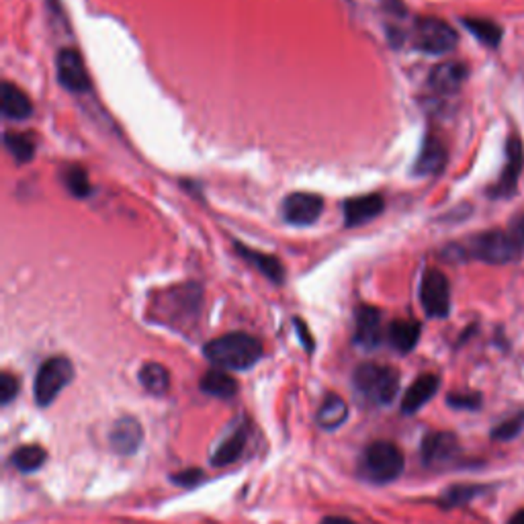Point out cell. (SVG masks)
I'll use <instances>...</instances> for the list:
<instances>
[{
  "label": "cell",
  "instance_id": "cell-1",
  "mask_svg": "<svg viewBox=\"0 0 524 524\" xmlns=\"http://www.w3.org/2000/svg\"><path fill=\"white\" fill-rule=\"evenodd\" d=\"M205 359L224 371H248L262 359V342L246 332H230L203 346Z\"/></svg>",
  "mask_w": 524,
  "mask_h": 524
},
{
  "label": "cell",
  "instance_id": "cell-2",
  "mask_svg": "<svg viewBox=\"0 0 524 524\" xmlns=\"http://www.w3.org/2000/svg\"><path fill=\"white\" fill-rule=\"evenodd\" d=\"M352 387L369 405H390L400 392V373L390 365L362 362L352 373Z\"/></svg>",
  "mask_w": 524,
  "mask_h": 524
},
{
  "label": "cell",
  "instance_id": "cell-3",
  "mask_svg": "<svg viewBox=\"0 0 524 524\" xmlns=\"http://www.w3.org/2000/svg\"><path fill=\"white\" fill-rule=\"evenodd\" d=\"M405 459L400 446L390 441L371 443L359 461V473L371 484H392L403 473Z\"/></svg>",
  "mask_w": 524,
  "mask_h": 524
},
{
  "label": "cell",
  "instance_id": "cell-4",
  "mask_svg": "<svg viewBox=\"0 0 524 524\" xmlns=\"http://www.w3.org/2000/svg\"><path fill=\"white\" fill-rule=\"evenodd\" d=\"M201 308L199 285H179L162 293L156 303V316L162 324L173 330H184L195 324Z\"/></svg>",
  "mask_w": 524,
  "mask_h": 524
},
{
  "label": "cell",
  "instance_id": "cell-5",
  "mask_svg": "<svg viewBox=\"0 0 524 524\" xmlns=\"http://www.w3.org/2000/svg\"><path fill=\"white\" fill-rule=\"evenodd\" d=\"M74 379V365L68 357H52L39 367L33 383V397L39 408H47L56 402V397L62 393L66 385H70Z\"/></svg>",
  "mask_w": 524,
  "mask_h": 524
},
{
  "label": "cell",
  "instance_id": "cell-6",
  "mask_svg": "<svg viewBox=\"0 0 524 524\" xmlns=\"http://www.w3.org/2000/svg\"><path fill=\"white\" fill-rule=\"evenodd\" d=\"M412 39L420 52L433 56L449 54L457 46V33H455L449 23L436 19V16H422V19H418L416 25H414Z\"/></svg>",
  "mask_w": 524,
  "mask_h": 524
},
{
  "label": "cell",
  "instance_id": "cell-7",
  "mask_svg": "<svg viewBox=\"0 0 524 524\" xmlns=\"http://www.w3.org/2000/svg\"><path fill=\"white\" fill-rule=\"evenodd\" d=\"M420 301L428 318H446L451 311V287L441 270L428 268L422 275Z\"/></svg>",
  "mask_w": 524,
  "mask_h": 524
},
{
  "label": "cell",
  "instance_id": "cell-8",
  "mask_svg": "<svg viewBox=\"0 0 524 524\" xmlns=\"http://www.w3.org/2000/svg\"><path fill=\"white\" fill-rule=\"evenodd\" d=\"M517 250L519 246L512 236L500 230L481 234L471 244V255L479 260L492 262V265H504V262L512 260L517 257Z\"/></svg>",
  "mask_w": 524,
  "mask_h": 524
},
{
  "label": "cell",
  "instance_id": "cell-9",
  "mask_svg": "<svg viewBox=\"0 0 524 524\" xmlns=\"http://www.w3.org/2000/svg\"><path fill=\"white\" fill-rule=\"evenodd\" d=\"M324 211V201L314 193H291L285 197L281 214L285 222L293 225H311Z\"/></svg>",
  "mask_w": 524,
  "mask_h": 524
},
{
  "label": "cell",
  "instance_id": "cell-10",
  "mask_svg": "<svg viewBox=\"0 0 524 524\" xmlns=\"http://www.w3.org/2000/svg\"><path fill=\"white\" fill-rule=\"evenodd\" d=\"M58 80L64 89L72 92H87L90 89V76L87 66H84L82 56L72 47L62 49L56 60Z\"/></svg>",
  "mask_w": 524,
  "mask_h": 524
},
{
  "label": "cell",
  "instance_id": "cell-11",
  "mask_svg": "<svg viewBox=\"0 0 524 524\" xmlns=\"http://www.w3.org/2000/svg\"><path fill=\"white\" fill-rule=\"evenodd\" d=\"M459 453V441L453 433H445V430H436V433H428L422 438L420 457L430 467H438L457 457Z\"/></svg>",
  "mask_w": 524,
  "mask_h": 524
},
{
  "label": "cell",
  "instance_id": "cell-12",
  "mask_svg": "<svg viewBox=\"0 0 524 524\" xmlns=\"http://www.w3.org/2000/svg\"><path fill=\"white\" fill-rule=\"evenodd\" d=\"M382 311L371 306L357 308L354 314V344L365 351H375L382 344Z\"/></svg>",
  "mask_w": 524,
  "mask_h": 524
},
{
  "label": "cell",
  "instance_id": "cell-13",
  "mask_svg": "<svg viewBox=\"0 0 524 524\" xmlns=\"http://www.w3.org/2000/svg\"><path fill=\"white\" fill-rule=\"evenodd\" d=\"M109 443L121 457H131V455L138 453L143 443V428L140 420L133 416H121L120 420H115L111 433H109Z\"/></svg>",
  "mask_w": 524,
  "mask_h": 524
},
{
  "label": "cell",
  "instance_id": "cell-14",
  "mask_svg": "<svg viewBox=\"0 0 524 524\" xmlns=\"http://www.w3.org/2000/svg\"><path fill=\"white\" fill-rule=\"evenodd\" d=\"M385 207V199L379 193H369V195L349 199L342 205L344 211V224L349 227L362 225L371 222V219L382 214Z\"/></svg>",
  "mask_w": 524,
  "mask_h": 524
},
{
  "label": "cell",
  "instance_id": "cell-15",
  "mask_svg": "<svg viewBox=\"0 0 524 524\" xmlns=\"http://www.w3.org/2000/svg\"><path fill=\"white\" fill-rule=\"evenodd\" d=\"M438 387H441V379L435 373L420 375L416 382L405 390L402 397V412L405 416H412V414L420 412L422 405H426L438 393Z\"/></svg>",
  "mask_w": 524,
  "mask_h": 524
},
{
  "label": "cell",
  "instance_id": "cell-16",
  "mask_svg": "<svg viewBox=\"0 0 524 524\" xmlns=\"http://www.w3.org/2000/svg\"><path fill=\"white\" fill-rule=\"evenodd\" d=\"M524 164V150L519 138H510L508 146H506V166L500 176V181L496 184V195L498 197H508L514 193L519 184V176L522 173Z\"/></svg>",
  "mask_w": 524,
  "mask_h": 524
},
{
  "label": "cell",
  "instance_id": "cell-17",
  "mask_svg": "<svg viewBox=\"0 0 524 524\" xmlns=\"http://www.w3.org/2000/svg\"><path fill=\"white\" fill-rule=\"evenodd\" d=\"M0 111L5 120L11 121H25L33 113V105L29 97L13 82H3L0 87Z\"/></svg>",
  "mask_w": 524,
  "mask_h": 524
},
{
  "label": "cell",
  "instance_id": "cell-18",
  "mask_svg": "<svg viewBox=\"0 0 524 524\" xmlns=\"http://www.w3.org/2000/svg\"><path fill=\"white\" fill-rule=\"evenodd\" d=\"M246 443H248V428L246 424H242L234 430L230 436H225L222 443H219L217 449L211 453V465L214 467H227L238 461L244 451H246Z\"/></svg>",
  "mask_w": 524,
  "mask_h": 524
},
{
  "label": "cell",
  "instance_id": "cell-19",
  "mask_svg": "<svg viewBox=\"0 0 524 524\" xmlns=\"http://www.w3.org/2000/svg\"><path fill=\"white\" fill-rule=\"evenodd\" d=\"M199 387L203 393H207L211 397H219V400H230V397H236V393L240 392L238 379L232 377L224 369L207 371V373L201 377Z\"/></svg>",
  "mask_w": 524,
  "mask_h": 524
},
{
  "label": "cell",
  "instance_id": "cell-20",
  "mask_svg": "<svg viewBox=\"0 0 524 524\" xmlns=\"http://www.w3.org/2000/svg\"><path fill=\"white\" fill-rule=\"evenodd\" d=\"M346 420H349V405H346L341 395L328 393L316 414L318 426L322 430H328V433H332V430L344 426Z\"/></svg>",
  "mask_w": 524,
  "mask_h": 524
},
{
  "label": "cell",
  "instance_id": "cell-21",
  "mask_svg": "<svg viewBox=\"0 0 524 524\" xmlns=\"http://www.w3.org/2000/svg\"><path fill=\"white\" fill-rule=\"evenodd\" d=\"M234 246H236V250H238V255L244 260H248L252 267L258 268V273L265 275L268 281H273V283L285 281V268L275 257L265 255V252H258V250H252L248 246H244V244H240V242H236Z\"/></svg>",
  "mask_w": 524,
  "mask_h": 524
},
{
  "label": "cell",
  "instance_id": "cell-22",
  "mask_svg": "<svg viewBox=\"0 0 524 524\" xmlns=\"http://www.w3.org/2000/svg\"><path fill=\"white\" fill-rule=\"evenodd\" d=\"M467 76V68L459 62H445L441 66H436L433 74H430V87H433L436 92H443V95H449V92H455L461 82Z\"/></svg>",
  "mask_w": 524,
  "mask_h": 524
},
{
  "label": "cell",
  "instance_id": "cell-23",
  "mask_svg": "<svg viewBox=\"0 0 524 524\" xmlns=\"http://www.w3.org/2000/svg\"><path fill=\"white\" fill-rule=\"evenodd\" d=\"M446 162V150L441 140L426 138L424 146H422L416 164H414V173L416 174H436L441 173Z\"/></svg>",
  "mask_w": 524,
  "mask_h": 524
},
{
  "label": "cell",
  "instance_id": "cell-24",
  "mask_svg": "<svg viewBox=\"0 0 524 524\" xmlns=\"http://www.w3.org/2000/svg\"><path fill=\"white\" fill-rule=\"evenodd\" d=\"M420 332L422 330L416 320H395L390 330H387V338H390V344L397 352L405 354L416 349Z\"/></svg>",
  "mask_w": 524,
  "mask_h": 524
},
{
  "label": "cell",
  "instance_id": "cell-25",
  "mask_svg": "<svg viewBox=\"0 0 524 524\" xmlns=\"http://www.w3.org/2000/svg\"><path fill=\"white\" fill-rule=\"evenodd\" d=\"M138 379L143 392L154 397H164L171 392V373H168V369L160 365V362H146V365L140 369Z\"/></svg>",
  "mask_w": 524,
  "mask_h": 524
},
{
  "label": "cell",
  "instance_id": "cell-26",
  "mask_svg": "<svg viewBox=\"0 0 524 524\" xmlns=\"http://www.w3.org/2000/svg\"><path fill=\"white\" fill-rule=\"evenodd\" d=\"M46 461L47 451L41 445H25L11 455V463L21 473H36L44 467Z\"/></svg>",
  "mask_w": 524,
  "mask_h": 524
},
{
  "label": "cell",
  "instance_id": "cell-27",
  "mask_svg": "<svg viewBox=\"0 0 524 524\" xmlns=\"http://www.w3.org/2000/svg\"><path fill=\"white\" fill-rule=\"evenodd\" d=\"M5 146L11 152V156L16 162H29L36 154V141L31 140V135L27 133H16V131H6L5 133Z\"/></svg>",
  "mask_w": 524,
  "mask_h": 524
},
{
  "label": "cell",
  "instance_id": "cell-28",
  "mask_svg": "<svg viewBox=\"0 0 524 524\" xmlns=\"http://www.w3.org/2000/svg\"><path fill=\"white\" fill-rule=\"evenodd\" d=\"M463 25L481 41V44H486V46L500 44L502 29L498 27L496 23L484 21V19H463Z\"/></svg>",
  "mask_w": 524,
  "mask_h": 524
},
{
  "label": "cell",
  "instance_id": "cell-29",
  "mask_svg": "<svg viewBox=\"0 0 524 524\" xmlns=\"http://www.w3.org/2000/svg\"><path fill=\"white\" fill-rule=\"evenodd\" d=\"M64 183H66L68 191H70L74 197H87V195H90L89 174H87V171H82V168H79V166L68 168L66 174H64Z\"/></svg>",
  "mask_w": 524,
  "mask_h": 524
},
{
  "label": "cell",
  "instance_id": "cell-30",
  "mask_svg": "<svg viewBox=\"0 0 524 524\" xmlns=\"http://www.w3.org/2000/svg\"><path fill=\"white\" fill-rule=\"evenodd\" d=\"M479 486H453L445 492L443 504L445 506H461L465 502H469L473 496L479 494Z\"/></svg>",
  "mask_w": 524,
  "mask_h": 524
},
{
  "label": "cell",
  "instance_id": "cell-31",
  "mask_svg": "<svg viewBox=\"0 0 524 524\" xmlns=\"http://www.w3.org/2000/svg\"><path fill=\"white\" fill-rule=\"evenodd\" d=\"M171 481L174 486H179L183 489H193L201 486L203 481H205V473L197 467H191V469H183V471H176L171 476Z\"/></svg>",
  "mask_w": 524,
  "mask_h": 524
},
{
  "label": "cell",
  "instance_id": "cell-32",
  "mask_svg": "<svg viewBox=\"0 0 524 524\" xmlns=\"http://www.w3.org/2000/svg\"><path fill=\"white\" fill-rule=\"evenodd\" d=\"M19 387H21L19 379H16L13 373H8V371L0 373V405H3V408H6L8 403L16 400V395H19Z\"/></svg>",
  "mask_w": 524,
  "mask_h": 524
},
{
  "label": "cell",
  "instance_id": "cell-33",
  "mask_svg": "<svg viewBox=\"0 0 524 524\" xmlns=\"http://www.w3.org/2000/svg\"><path fill=\"white\" fill-rule=\"evenodd\" d=\"M522 430V420L520 418H512V420H506L502 424H498L492 433L494 441H512L514 436H517Z\"/></svg>",
  "mask_w": 524,
  "mask_h": 524
},
{
  "label": "cell",
  "instance_id": "cell-34",
  "mask_svg": "<svg viewBox=\"0 0 524 524\" xmlns=\"http://www.w3.org/2000/svg\"><path fill=\"white\" fill-rule=\"evenodd\" d=\"M446 403L455 410H477L481 403V397L476 393H451Z\"/></svg>",
  "mask_w": 524,
  "mask_h": 524
},
{
  "label": "cell",
  "instance_id": "cell-35",
  "mask_svg": "<svg viewBox=\"0 0 524 524\" xmlns=\"http://www.w3.org/2000/svg\"><path fill=\"white\" fill-rule=\"evenodd\" d=\"M295 326H298L299 341H301V344H303V346H306V351H308V352H314V338L309 336V332H308V326L303 324L299 318H295Z\"/></svg>",
  "mask_w": 524,
  "mask_h": 524
},
{
  "label": "cell",
  "instance_id": "cell-36",
  "mask_svg": "<svg viewBox=\"0 0 524 524\" xmlns=\"http://www.w3.org/2000/svg\"><path fill=\"white\" fill-rule=\"evenodd\" d=\"M514 242H517L519 248H524V219H520L519 225L514 227V234H512Z\"/></svg>",
  "mask_w": 524,
  "mask_h": 524
},
{
  "label": "cell",
  "instance_id": "cell-37",
  "mask_svg": "<svg viewBox=\"0 0 524 524\" xmlns=\"http://www.w3.org/2000/svg\"><path fill=\"white\" fill-rule=\"evenodd\" d=\"M320 524H359V522H354L346 517H326Z\"/></svg>",
  "mask_w": 524,
  "mask_h": 524
},
{
  "label": "cell",
  "instance_id": "cell-38",
  "mask_svg": "<svg viewBox=\"0 0 524 524\" xmlns=\"http://www.w3.org/2000/svg\"><path fill=\"white\" fill-rule=\"evenodd\" d=\"M508 524H524V510H520V512L514 514V517L510 519V522H508Z\"/></svg>",
  "mask_w": 524,
  "mask_h": 524
}]
</instances>
